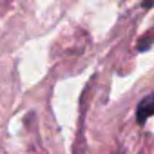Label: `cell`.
Returning a JSON list of instances; mask_svg holds the SVG:
<instances>
[{
  "mask_svg": "<svg viewBox=\"0 0 154 154\" xmlns=\"http://www.w3.org/2000/svg\"><path fill=\"white\" fill-rule=\"evenodd\" d=\"M149 47H150V33L145 36V40H143L141 44H138V49H140V51H147Z\"/></svg>",
  "mask_w": 154,
  "mask_h": 154,
  "instance_id": "2",
  "label": "cell"
},
{
  "mask_svg": "<svg viewBox=\"0 0 154 154\" xmlns=\"http://www.w3.org/2000/svg\"><path fill=\"white\" fill-rule=\"evenodd\" d=\"M152 109H154V105H152V96L147 94V96L140 102V105H138V109H136V122H138L140 125H143V123L152 116Z\"/></svg>",
  "mask_w": 154,
  "mask_h": 154,
  "instance_id": "1",
  "label": "cell"
},
{
  "mask_svg": "<svg viewBox=\"0 0 154 154\" xmlns=\"http://www.w3.org/2000/svg\"><path fill=\"white\" fill-rule=\"evenodd\" d=\"M150 4H152V0H145V2H143V8H145V9H150Z\"/></svg>",
  "mask_w": 154,
  "mask_h": 154,
  "instance_id": "3",
  "label": "cell"
}]
</instances>
